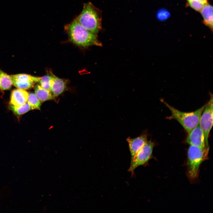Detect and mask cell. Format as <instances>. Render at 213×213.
I'll use <instances>...</instances> for the list:
<instances>
[{
  "instance_id": "cell-1",
  "label": "cell",
  "mask_w": 213,
  "mask_h": 213,
  "mask_svg": "<svg viewBox=\"0 0 213 213\" xmlns=\"http://www.w3.org/2000/svg\"><path fill=\"white\" fill-rule=\"evenodd\" d=\"M64 30L71 41L78 46L83 47L102 46L96 35L84 28L76 18L65 26Z\"/></svg>"
},
{
  "instance_id": "cell-2",
  "label": "cell",
  "mask_w": 213,
  "mask_h": 213,
  "mask_svg": "<svg viewBox=\"0 0 213 213\" xmlns=\"http://www.w3.org/2000/svg\"><path fill=\"white\" fill-rule=\"evenodd\" d=\"M101 12L91 2L83 4L81 13L76 18L84 28L96 34L101 28Z\"/></svg>"
},
{
  "instance_id": "cell-3",
  "label": "cell",
  "mask_w": 213,
  "mask_h": 213,
  "mask_svg": "<svg viewBox=\"0 0 213 213\" xmlns=\"http://www.w3.org/2000/svg\"><path fill=\"white\" fill-rule=\"evenodd\" d=\"M161 101L168 108L171 112L168 119H175L178 121L188 133L199 123L202 113L207 103L195 111L191 112H183L180 111L170 105L163 99Z\"/></svg>"
},
{
  "instance_id": "cell-4",
  "label": "cell",
  "mask_w": 213,
  "mask_h": 213,
  "mask_svg": "<svg viewBox=\"0 0 213 213\" xmlns=\"http://www.w3.org/2000/svg\"><path fill=\"white\" fill-rule=\"evenodd\" d=\"M209 147L202 149L190 145L188 152V175L191 179H194L198 176L200 167L202 162L207 158Z\"/></svg>"
},
{
  "instance_id": "cell-5",
  "label": "cell",
  "mask_w": 213,
  "mask_h": 213,
  "mask_svg": "<svg viewBox=\"0 0 213 213\" xmlns=\"http://www.w3.org/2000/svg\"><path fill=\"white\" fill-rule=\"evenodd\" d=\"M154 146V144L152 141H147L131 161L128 171L132 175H134V171L137 167L144 165L148 162L151 157Z\"/></svg>"
},
{
  "instance_id": "cell-6",
  "label": "cell",
  "mask_w": 213,
  "mask_h": 213,
  "mask_svg": "<svg viewBox=\"0 0 213 213\" xmlns=\"http://www.w3.org/2000/svg\"><path fill=\"white\" fill-rule=\"evenodd\" d=\"M210 99L201 116L199 125L204 134L206 146L209 147L208 139L213 125V95L210 93Z\"/></svg>"
},
{
  "instance_id": "cell-7",
  "label": "cell",
  "mask_w": 213,
  "mask_h": 213,
  "mask_svg": "<svg viewBox=\"0 0 213 213\" xmlns=\"http://www.w3.org/2000/svg\"><path fill=\"white\" fill-rule=\"evenodd\" d=\"M10 76L12 85L18 88L24 90L32 88L36 82H39L40 78L23 74Z\"/></svg>"
},
{
  "instance_id": "cell-8",
  "label": "cell",
  "mask_w": 213,
  "mask_h": 213,
  "mask_svg": "<svg viewBox=\"0 0 213 213\" xmlns=\"http://www.w3.org/2000/svg\"><path fill=\"white\" fill-rule=\"evenodd\" d=\"M186 141L190 145L202 149L208 147L206 145L204 133L199 124L188 133Z\"/></svg>"
},
{
  "instance_id": "cell-9",
  "label": "cell",
  "mask_w": 213,
  "mask_h": 213,
  "mask_svg": "<svg viewBox=\"0 0 213 213\" xmlns=\"http://www.w3.org/2000/svg\"><path fill=\"white\" fill-rule=\"evenodd\" d=\"M126 140L128 144L131 161L138 152L147 142V135L146 133L143 132L135 138L128 137Z\"/></svg>"
},
{
  "instance_id": "cell-10",
  "label": "cell",
  "mask_w": 213,
  "mask_h": 213,
  "mask_svg": "<svg viewBox=\"0 0 213 213\" xmlns=\"http://www.w3.org/2000/svg\"><path fill=\"white\" fill-rule=\"evenodd\" d=\"M29 95L26 91L19 88L14 90L12 92L10 104L15 106H22L27 103Z\"/></svg>"
},
{
  "instance_id": "cell-11",
  "label": "cell",
  "mask_w": 213,
  "mask_h": 213,
  "mask_svg": "<svg viewBox=\"0 0 213 213\" xmlns=\"http://www.w3.org/2000/svg\"><path fill=\"white\" fill-rule=\"evenodd\" d=\"M66 86L64 80L54 76L50 91L54 97L57 96L64 92Z\"/></svg>"
},
{
  "instance_id": "cell-12",
  "label": "cell",
  "mask_w": 213,
  "mask_h": 213,
  "mask_svg": "<svg viewBox=\"0 0 213 213\" xmlns=\"http://www.w3.org/2000/svg\"><path fill=\"white\" fill-rule=\"evenodd\" d=\"M203 18V22L213 30V7L208 4L205 5L201 11Z\"/></svg>"
},
{
  "instance_id": "cell-13",
  "label": "cell",
  "mask_w": 213,
  "mask_h": 213,
  "mask_svg": "<svg viewBox=\"0 0 213 213\" xmlns=\"http://www.w3.org/2000/svg\"><path fill=\"white\" fill-rule=\"evenodd\" d=\"M34 90L35 94L41 102L52 99L54 97L51 91L43 88L40 85H36Z\"/></svg>"
},
{
  "instance_id": "cell-14",
  "label": "cell",
  "mask_w": 213,
  "mask_h": 213,
  "mask_svg": "<svg viewBox=\"0 0 213 213\" xmlns=\"http://www.w3.org/2000/svg\"><path fill=\"white\" fill-rule=\"evenodd\" d=\"M12 85L11 76L0 69V89L7 90L10 89Z\"/></svg>"
},
{
  "instance_id": "cell-15",
  "label": "cell",
  "mask_w": 213,
  "mask_h": 213,
  "mask_svg": "<svg viewBox=\"0 0 213 213\" xmlns=\"http://www.w3.org/2000/svg\"><path fill=\"white\" fill-rule=\"evenodd\" d=\"M27 102L31 109H40L41 102L35 93H31L29 94Z\"/></svg>"
},
{
  "instance_id": "cell-16",
  "label": "cell",
  "mask_w": 213,
  "mask_h": 213,
  "mask_svg": "<svg viewBox=\"0 0 213 213\" xmlns=\"http://www.w3.org/2000/svg\"><path fill=\"white\" fill-rule=\"evenodd\" d=\"M9 109L17 115H21L24 114L31 110V109L28 103L19 106H15L10 104Z\"/></svg>"
},
{
  "instance_id": "cell-17",
  "label": "cell",
  "mask_w": 213,
  "mask_h": 213,
  "mask_svg": "<svg viewBox=\"0 0 213 213\" xmlns=\"http://www.w3.org/2000/svg\"><path fill=\"white\" fill-rule=\"evenodd\" d=\"M53 76L49 75L40 77L38 82L40 85L43 88L51 91Z\"/></svg>"
},
{
  "instance_id": "cell-18",
  "label": "cell",
  "mask_w": 213,
  "mask_h": 213,
  "mask_svg": "<svg viewBox=\"0 0 213 213\" xmlns=\"http://www.w3.org/2000/svg\"><path fill=\"white\" fill-rule=\"evenodd\" d=\"M190 6L196 11L200 12L204 6L198 0H187Z\"/></svg>"
},
{
  "instance_id": "cell-19",
  "label": "cell",
  "mask_w": 213,
  "mask_h": 213,
  "mask_svg": "<svg viewBox=\"0 0 213 213\" xmlns=\"http://www.w3.org/2000/svg\"><path fill=\"white\" fill-rule=\"evenodd\" d=\"M170 16V14L169 12L164 9L159 10L156 14L157 19L161 21H164L168 19Z\"/></svg>"
},
{
  "instance_id": "cell-20",
  "label": "cell",
  "mask_w": 213,
  "mask_h": 213,
  "mask_svg": "<svg viewBox=\"0 0 213 213\" xmlns=\"http://www.w3.org/2000/svg\"><path fill=\"white\" fill-rule=\"evenodd\" d=\"M200 1L203 5L204 6L206 4H208V1L207 0H198Z\"/></svg>"
}]
</instances>
